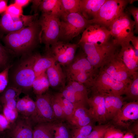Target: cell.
<instances>
[{
    "mask_svg": "<svg viewBox=\"0 0 138 138\" xmlns=\"http://www.w3.org/2000/svg\"><path fill=\"white\" fill-rule=\"evenodd\" d=\"M41 28L38 20L18 30L9 32L5 37L8 47L17 54H26L41 42Z\"/></svg>",
    "mask_w": 138,
    "mask_h": 138,
    "instance_id": "obj_1",
    "label": "cell"
},
{
    "mask_svg": "<svg viewBox=\"0 0 138 138\" xmlns=\"http://www.w3.org/2000/svg\"><path fill=\"white\" fill-rule=\"evenodd\" d=\"M35 58V54L27 56L12 64L9 70L11 72L8 74L11 83L9 86L18 89L26 95H29L36 77L33 70Z\"/></svg>",
    "mask_w": 138,
    "mask_h": 138,
    "instance_id": "obj_2",
    "label": "cell"
},
{
    "mask_svg": "<svg viewBox=\"0 0 138 138\" xmlns=\"http://www.w3.org/2000/svg\"><path fill=\"white\" fill-rule=\"evenodd\" d=\"M66 67L64 72L68 81H75L87 88L91 87L97 70L90 63L83 51L76 54L73 61Z\"/></svg>",
    "mask_w": 138,
    "mask_h": 138,
    "instance_id": "obj_3",
    "label": "cell"
},
{
    "mask_svg": "<svg viewBox=\"0 0 138 138\" xmlns=\"http://www.w3.org/2000/svg\"><path fill=\"white\" fill-rule=\"evenodd\" d=\"M91 64L96 70L103 67L119 50L120 47L112 39L102 44L77 43Z\"/></svg>",
    "mask_w": 138,
    "mask_h": 138,
    "instance_id": "obj_4",
    "label": "cell"
},
{
    "mask_svg": "<svg viewBox=\"0 0 138 138\" xmlns=\"http://www.w3.org/2000/svg\"><path fill=\"white\" fill-rule=\"evenodd\" d=\"M59 17L60 24L58 41L69 42L91 24L90 20L79 13H62Z\"/></svg>",
    "mask_w": 138,
    "mask_h": 138,
    "instance_id": "obj_5",
    "label": "cell"
},
{
    "mask_svg": "<svg viewBox=\"0 0 138 138\" xmlns=\"http://www.w3.org/2000/svg\"><path fill=\"white\" fill-rule=\"evenodd\" d=\"M135 24L131 15L125 10L111 23L109 27L114 42L118 45L130 42L134 35Z\"/></svg>",
    "mask_w": 138,
    "mask_h": 138,
    "instance_id": "obj_6",
    "label": "cell"
},
{
    "mask_svg": "<svg viewBox=\"0 0 138 138\" xmlns=\"http://www.w3.org/2000/svg\"><path fill=\"white\" fill-rule=\"evenodd\" d=\"M135 0H106L90 23L99 24L108 28L113 21L125 10L129 4Z\"/></svg>",
    "mask_w": 138,
    "mask_h": 138,
    "instance_id": "obj_7",
    "label": "cell"
},
{
    "mask_svg": "<svg viewBox=\"0 0 138 138\" xmlns=\"http://www.w3.org/2000/svg\"><path fill=\"white\" fill-rule=\"evenodd\" d=\"M99 69L90 88L92 92L119 96L123 95L128 84L116 80L101 68Z\"/></svg>",
    "mask_w": 138,
    "mask_h": 138,
    "instance_id": "obj_8",
    "label": "cell"
},
{
    "mask_svg": "<svg viewBox=\"0 0 138 138\" xmlns=\"http://www.w3.org/2000/svg\"><path fill=\"white\" fill-rule=\"evenodd\" d=\"M38 22L41 28V42L44 43L46 50L48 51L50 47L58 41L59 17L57 15L42 13Z\"/></svg>",
    "mask_w": 138,
    "mask_h": 138,
    "instance_id": "obj_9",
    "label": "cell"
},
{
    "mask_svg": "<svg viewBox=\"0 0 138 138\" xmlns=\"http://www.w3.org/2000/svg\"><path fill=\"white\" fill-rule=\"evenodd\" d=\"M112 39L108 28L99 24L92 23L89 25L83 31L78 43L102 44Z\"/></svg>",
    "mask_w": 138,
    "mask_h": 138,
    "instance_id": "obj_10",
    "label": "cell"
},
{
    "mask_svg": "<svg viewBox=\"0 0 138 138\" xmlns=\"http://www.w3.org/2000/svg\"><path fill=\"white\" fill-rule=\"evenodd\" d=\"M77 44L58 41L51 46L49 51L56 62L61 65L66 66L74 60L77 48Z\"/></svg>",
    "mask_w": 138,
    "mask_h": 138,
    "instance_id": "obj_11",
    "label": "cell"
},
{
    "mask_svg": "<svg viewBox=\"0 0 138 138\" xmlns=\"http://www.w3.org/2000/svg\"><path fill=\"white\" fill-rule=\"evenodd\" d=\"M138 119V101L124 103L118 114L111 120L113 125L119 129H128Z\"/></svg>",
    "mask_w": 138,
    "mask_h": 138,
    "instance_id": "obj_12",
    "label": "cell"
},
{
    "mask_svg": "<svg viewBox=\"0 0 138 138\" xmlns=\"http://www.w3.org/2000/svg\"><path fill=\"white\" fill-rule=\"evenodd\" d=\"M52 93L47 91L36 96V101L37 114L35 124L43 122H52L56 121L52 107Z\"/></svg>",
    "mask_w": 138,
    "mask_h": 138,
    "instance_id": "obj_13",
    "label": "cell"
},
{
    "mask_svg": "<svg viewBox=\"0 0 138 138\" xmlns=\"http://www.w3.org/2000/svg\"><path fill=\"white\" fill-rule=\"evenodd\" d=\"M119 51L100 68L116 80L128 84L131 80V77L125 65L118 56Z\"/></svg>",
    "mask_w": 138,
    "mask_h": 138,
    "instance_id": "obj_14",
    "label": "cell"
},
{
    "mask_svg": "<svg viewBox=\"0 0 138 138\" xmlns=\"http://www.w3.org/2000/svg\"><path fill=\"white\" fill-rule=\"evenodd\" d=\"M33 126L30 120L19 114L6 134L11 138H33Z\"/></svg>",
    "mask_w": 138,
    "mask_h": 138,
    "instance_id": "obj_15",
    "label": "cell"
},
{
    "mask_svg": "<svg viewBox=\"0 0 138 138\" xmlns=\"http://www.w3.org/2000/svg\"><path fill=\"white\" fill-rule=\"evenodd\" d=\"M87 104L95 121L99 124H106L108 121L104 95L97 93L92 92L91 95L88 98Z\"/></svg>",
    "mask_w": 138,
    "mask_h": 138,
    "instance_id": "obj_16",
    "label": "cell"
},
{
    "mask_svg": "<svg viewBox=\"0 0 138 138\" xmlns=\"http://www.w3.org/2000/svg\"><path fill=\"white\" fill-rule=\"evenodd\" d=\"M36 15H23L19 18H14L5 12L0 20V26L7 31L14 32L30 25L34 20Z\"/></svg>",
    "mask_w": 138,
    "mask_h": 138,
    "instance_id": "obj_17",
    "label": "cell"
},
{
    "mask_svg": "<svg viewBox=\"0 0 138 138\" xmlns=\"http://www.w3.org/2000/svg\"><path fill=\"white\" fill-rule=\"evenodd\" d=\"M130 43L121 45L118 55L125 65L132 77L134 73L138 71V60L135 57L134 49Z\"/></svg>",
    "mask_w": 138,
    "mask_h": 138,
    "instance_id": "obj_18",
    "label": "cell"
},
{
    "mask_svg": "<svg viewBox=\"0 0 138 138\" xmlns=\"http://www.w3.org/2000/svg\"><path fill=\"white\" fill-rule=\"evenodd\" d=\"M46 72L50 86L60 91L65 87L66 77L59 63L56 62Z\"/></svg>",
    "mask_w": 138,
    "mask_h": 138,
    "instance_id": "obj_19",
    "label": "cell"
},
{
    "mask_svg": "<svg viewBox=\"0 0 138 138\" xmlns=\"http://www.w3.org/2000/svg\"><path fill=\"white\" fill-rule=\"evenodd\" d=\"M94 122L89 109L85 106H81L76 108L72 116L67 124L71 129L93 124Z\"/></svg>",
    "mask_w": 138,
    "mask_h": 138,
    "instance_id": "obj_20",
    "label": "cell"
},
{
    "mask_svg": "<svg viewBox=\"0 0 138 138\" xmlns=\"http://www.w3.org/2000/svg\"><path fill=\"white\" fill-rule=\"evenodd\" d=\"M103 95L106 118L108 121L111 120L120 111L124 103V99L122 96L111 94Z\"/></svg>",
    "mask_w": 138,
    "mask_h": 138,
    "instance_id": "obj_21",
    "label": "cell"
},
{
    "mask_svg": "<svg viewBox=\"0 0 138 138\" xmlns=\"http://www.w3.org/2000/svg\"><path fill=\"white\" fill-rule=\"evenodd\" d=\"M106 0H80V14L88 20L95 18Z\"/></svg>",
    "mask_w": 138,
    "mask_h": 138,
    "instance_id": "obj_22",
    "label": "cell"
},
{
    "mask_svg": "<svg viewBox=\"0 0 138 138\" xmlns=\"http://www.w3.org/2000/svg\"><path fill=\"white\" fill-rule=\"evenodd\" d=\"M35 57L33 70L36 77L45 72L48 68L56 62L49 52H48L47 55L44 56L36 54Z\"/></svg>",
    "mask_w": 138,
    "mask_h": 138,
    "instance_id": "obj_23",
    "label": "cell"
},
{
    "mask_svg": "<svg viewBox=\"0 0 138 138\" xmlns=\"http://www.w3.org/2000/svg\"><path fill=\"white\" fill-rule=\"evenodd\" d=\"M53 134L52 122L38 123L33 128V138H53Z\"/></svg>",
    "mask_w": 138,
    "mask_h": 138,
    "instance_id": "obj_24",
    "label": "cell"
},
{
    "mask_svg": "<svg viewBox=\"0 0 138 138\" xmlns=\"http://www.w3.org/2000/svg\"><path fill=\"white\" fill-rule=\"evenodd\" d=\"M39 8L42 13L50 14L59 17L62 13L61 0H42Z\"/></svg>",
    "mask_w": 138,
    "mask_h": 138,
    "instance_id": "obj_25",
    "label": "cell"
},
{
    "mask_svg": "<svg viewBox=\"0 0 138 138\" xmlns=\"http://www.w3.org/2000/svg\"><path fill=\"white\" fill-rule=\"evenodd\" d=\"M132 79L127 85L124 93L125 96L123 98L130 102L138 101V72L134 73L132 76Z\"/></svg>",
    "mask_w": 138,
    "mask_h": 138,
    "instance_id": "obj_26",
    "label": "cell"
},
{
    "mask_svg": "<svg viewBox=\"0 0 138 138\" xmlns=\"http://www.w3.org/2000/svg\"><path fill=\"white\" fill-rule=\"evenodd\" d=\"M50 86L46 72L36 77L32 84L33 91L36 96L42 95L48 91Z\"/></svg>",
    "mask_w": 138,
    "mask_h": 138,
    "instance_id": "obj_27",
    "label": "cell"
},
{
    "mask_svg": "<svg viewBox=\"0 0 138 138\" xmlns=\"http://www.w3.org/2000/svg\"><path fill=\"white\" fill-rule=\"evenodd\" d=\"M53 138H71V128L64 122L55 121L52 122Z\"/></svg>",
    "mask_w": 138,
    "mask_h": 138,
    "instance_id": "obj_28",
    "label": "cell"
},
{
    "mask_svg": "<svg viewBox=\"0 0 138 138\" xmlns=\"http://www.w3.org/2000/svg\"><path fill=\"white\" fill-rule=\"evenodd\" d=\"M56 93L67 122L71 119L76 108L72 103L64 98L60 92Z\"/></svg>",
    "mask_w": 138,
    "mask_h": 138,
    "instance_id": "obj_29",
    "label": "cell"
},
{
    "mask_svg": "<svg viewBox=\"0 0 138 138\" xmlns=\"http://www.w3.org/2000/svg\"><path fill=\"white\" fill-rule=\"evenodd\" d=\"M61 1L62 13L80 14V0Z\"/></svg>",
    "mask_w": 138,
    "mask_h": 138,
    "instance_id": "obj_30",
    "label": "cell"
},
{
    "mask_svg": "<svg viewBox=\"0 0 138 138\" xmlns=\"http://www.w3.org/2000/svg\"><path fill=\"white\" fill-rule=\"evenodd\" d=\"M2 92L3 93L0 96V103L2 104V105L9 100L18 98L22 93L20 90L10 86L7 87Z\"/></svg>",
    "mask_w": 138,
    "mask_h": 138,
    "instance_id": "obj_31",
    "label": "cell"
},
{
    "mask_svg": "<svg viewBox=\"0 0 138 138\" xmlns=\"http://www.w3.org/2000/svg\"><path fill=\"white\" fill-rule=\"evenodd\" d=\"M51 102L56 121L64 122L66 118L56 93L52 94Z\"/></svg>",
    "mask_w": 138,
    "mask_h": 138,
    "instance_id": "obj_32",
    "label": "cell"
},
{
    "mask_svg": "<svg viewBox=\"0 0 138 138\" xmlns=\"http://www.w3.org/2000/svg\"><path fill=\"white\" fill-rule=\"evenodd\" d=\"M94 125L92 124L71 128V138H85L91 132Z\"/></svg>",
    "mask_w": 138,
    "mask_h": 138,
    "instance_id": "obj_33",
    "label": "cell"
},
{
    "mask_svg": "<svg viewBox=\"0 0 138 138\" xmlns=\"http://www.w3.org/2000/svg\"><path fill=\"white\" fill-rule=\"evenodd\" d=\"M37 114V109L35 102L29 96L27 102L25 111L22 116L29 119L34 124H35Z\"/></svg>",
    "mask_w": 138,
    "mask_h": 138,
    "instance_id": "obj_34",
    "label": "cell"
},
{
    "mask_svg": "<svg viewBox=\"0 0 138 138\" xmlns=\"http://www.w3.org/2000/svg\"><path fill=\"white\" fill-rule=\"evenodd\" d=\"M110 124L108 123L94 125L91 132L85 138H104L106 132Z\"/></svg>",
    "mask_w": 138,
    "mask_h": 138,
    "instance_id": "obj_35",
    "label": "cell"
},
{
    "mask_svg": "<svg viewBox=\"0 0 138 138\" xmlns=\"http://www.w3.org/2000/svg\"><path fill=\"white\" fill-rule=\"evenodd\" d=\"M60 91L62 96L72 103L76 108L81 106H85L86 105L81 102L74 93L67 89L65 87Z\"/></svg>",
    "mask_w": 138,
    "mask_h": 138,
    "instance_id": "obj_36",
    "label": "cell"
},
{
    "mask_svg": "<svg viewBox=\"0 0 138 138\" xmlns=\"http://www.w3.org/2000/svg\"><path fill=\"white\" fill-rule=\"evenodd\" d=\"M124 134L120 129L111 124L106 132L104 138H122Z\"/></svg>",
    "mask_w": 138,
    "mask_h": 138,
    "instance_id": "obj_37",
    "label": "cell"
},
{
    "mask_svg": "<svg viewBox=\"0 0 138 138\" xmlns=\"http://www.w3.org/2000/svg\"><path fill=\"white\" fill-rule=\"evenodd\" d=\"M5 12L14 18H19L23 15L22 8L15 3L8 6Z\"/></svg>",
    "mask_w": 138,
    "mask_h": 138,
    "instance_id": "obj_38",
    "label": "cell"
},
{
    "mask_svg": "<svg viewBox=\"0 0 138 138\" xmlns=\"http://www.w3.org/2000/svg\"><path fill=\"white\" fill-rule=\"evenodd\" d=\"M11 65L0 72V93L4 91L8 85L9 71Z\"/></svg>",
    "mask_w": 138,
    "mask_h": 138,
    "instance_id": "obj_39",
    "label": "cell"
},
{
    "mask_svg": "<svg viewBox=\"0 0 138 138\" xmlns=\"http://www.w3.org/2000/svg\"><path fill=\"white\" fill-rule=\"evenodd\" d=\"M3 113L11 124L15 121L19 115L16 109H10L5 106H3Z\"/></svg>",
    "mask_w": 138,
    "mask_h": 138,
    "instance_id": "obj_40",
    "label": "cell"
},
{
    "mask_svg": "<svg viewBox=\"0 0 138 138\" xmlns=\"http://www.w3.org/2000/svg\"><path fill=\"white\" fill-rule=\"evenodd\" d=\"M125 10L132 15L134 19L135 24L134 33L137 34L138 32V8L133 6L126 7Z\"/></svg>",
    "mask_w": 138,
    "mask_h": 138,
    "instance_id": "obj_41",
    "label": "cell"
},
{
    "mask_svg": "<svg viewBox=\"0 0 138 138\" xmlns=\"http://www.w3.org/2000/svg\"><path fill=\"white\" fill-rule=\"evenodd\" d=\"M29 95H26L24 97L18 100L16 106V109L19 114L23 115L26 110L27 102Z\"/></svg>",
    "mask_w": 138,
    "mask_h": 138,
    "instance_id": "obj_42",
    "label": "cell"
},
{
    "mask_svg": "<svg viewBox=\"0 0 138 138\" xmlns=\"http://www.w3.org/2000/svg\"><path fill=\"white\" fill-rule=\"evenodd\" d=\"M131 42L134 49L135 57L138 60V37L134 35L131 38Z\"/></svg>",
    "mask_w": 138,
    "mask_h": 138,
    "instance_id": "obj_43",
    "label": "cell"
},
{
    "mask_svg": "<svg viewBox=\"0 0 138 138\" xmlns=\"http://www.w3.org/2000/svg\"><path fill=\"white\" fill-rule=\"evenodd\" d=\"M18 99V98H17L9 100L3 105V106H5L9 109L13 110L16 109V104Z\"/></svg>",
    "mask_w": 138,
    "mask_h": 138,
    "instance_id": "obj_44",
    "label": "cell"
},
{
    "mask_svg": "<svg viewBox=\"0 0 138 138\" xmlns=\"http://www.w3.org/2000/svg\"><path fill=\"white\" fill-rule=\"evenodd\" d=\"M138 120L133 122L129 127L128 130L133 133L135 135H138Z\"/></svg>",
    "mask_w": 138,
    "mask_h": 138,
    "instance_id": "obj_45",
    "label": "cell"
},
{
    "mask_svg": "<svg viewBox=\"0 0 138 138\" xmlns=\"http://www.w3.org/2000/svg\"><path fill=\"white\" fill-rule=\"evenodd\" d=\"M31 1L29 0H15L14 3L22 8L28 5Z\"/></svg>",
    "mask_w": 138,
    "mask_h": 138,
    "instance_id": "obj_46",
    "label": "cell"
},
{
    "mask_svg": "<svg viewBox=\"0 0 138 138\" xmlns=\"http://www.w3.org/2000/svg\"><path fill=\"white\" fill-rule=\"evenodd\" d=\"M10 64L9 60L5 59L0 57V68H5Z\"/></svg>",
    "mask_w": 138,
    "mask_h": 138,
    "instance_id": "obj_47",
    "label": "cell"
},
{
    "mask_svg": "<svg viewBox=\"0 0 138 138\" xmlns=\"http://www.w3.org/2000/svg\"><path fill=\"white\" fill-rule=\"evenodd\" d=\"M7 7L6 1L0 0V14L5 12Z\"/></svg>",
    "mask_w": 138,
    "mask_h": 138,
    "instance_id": "obj_48",
    "label": "cell"
},
{
    "mask_svg": "<svg viewBox=\"0 0 138 138\" xmlns=\"http://www.w3.org/2000/svg\"><path fill=\"white\" fill-rule=\"evenodd\" d=\"M135 135L131 132L128 131L124 134L122 138H135Z\"/></svg>",
    "mask_w": 138,
    "mask_h": 138,
    "instance_id": "obj_49",
    "label": "cell"
},
{
    "mask_svg": "<svg viewBox=\"0 0 138 138\" xmlns=\"http://www.w3.org/2000/svg\"><path fill=\"white\" fill-rule=\"evenodd\" d=\"M0 138H11L9 136L7 135L6 134L3 136L0 137Z\"/></svg>",
    "mask_w": 138,
    "mask_h": 138,
    "instance_id": "obj_50",
    "label": "cell"
},
{
    "mask_svg": "<svg viewBox=\"0 0 138 138\" xmlns=\"http://www.w3.org/2000/svg\"><path fill=\"white\" fill-rule=\"evenodd\" d=\"M3 112V107L0 103V112Z\"/></svg>",
    "mask_w": 138,
    "mask_h": 138,
    "instance_id": "obj_51",
    "label": "cell"
}]
</instances>
